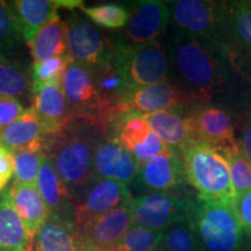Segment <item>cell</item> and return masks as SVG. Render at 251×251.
Returning a JSON list of instances; mask_svg holds the SVG:
<instances>
[{"label": "cell", "instance_id": "obj_1", "mask_svg": "<svg viewBox=\"0 0 251 251\" xmlns=\"http://www.w3.org/2000/svg\"><path fill=\"white\" fill-rule=\"evenodd\" d=\"M166 51L169 79L183 91L190 102H213L234 114L249 113L251 80L229 56L175 26Z\"/></svg>", "mask_w": 251, "mask_h": 251}, {"label": "cell", "instance_id": "obj_13", "mask_svg": "<svg viewBox=\"0 0 251 251\" xmlns=\"http://www.w3.org/2000/svg\"><path fill=\"white\" fill-rule=\"evenodd\" d=\"M140 165L114 137L99 139L94 151V174L96 178L133 183L139 176Z\"/></svg>", "mask_w": 251, "mask_h": 251}, {"label": "cell", "instance_id": "obj_19", "mask_svg": "<svg viewBox=\"0 0 251 251\" xmlns=\"http://www.w3.org/2000/svg\"><path fill=\"white\" fill-rule=\"evenodd\" d=\"M34 237L18 214L6 188L0 196V251H31Z\"/></svg>", "mask_w": 251, "mask_h": 251}, {"label": "cell", "instance_id": "obj_37", "mask_svg": "<svg viewBox=\"0 0 251 251\" xmlns=\"http://www.w3.org/2000/svg\"><path fill=\"white\" fill-rule=\"evenodd\" d=\"M13 175L14 170L12 152H9L7 149L0 146V180L7 184Z\"/></svg>", "mask_w": 251, "mask_h": 251}, {"label": "cell", "instance_id": "obj_27", "mask_svg": "<svg viewBox=\"0 0 251 251\" xmlns=\"http://www.w3.org/2000/svg\"><path fill=\"white\" fill-rule=\"evenodd\" d=\"M70 62L71 59L67 52L65 55L56 56L45 62L34 63L30 68L33 93L46 86H62L63 77Z\"/></svg>", "mask_w": 251, "mask_h": 251}, {"label": "cell", "instance_id": "obj_41", "mask_svg": "<svg viewBox=\"0 0 251 251\" xmlns=\"http://www.w3.org/2000/svg\"><path fill=\"white\" fill-rule=\"evenodd\" d=\"M1 98H2V97H1V96H0V100H1Z\"/></svg>", "mask_w": 251, "mask_h": 251}, {"label": "cell", "instance_id": "obj_40", "mask_svg": "<svg viewBox=\"0 0 251 251\" xmlns=\"http://www.w3.org/2000/svg\"><path fill=\"white\" fill-rule=\"evenodd\" d=\"M151 251H166V250L164 249V248H163V247L161 246V244H159V246H158V247H156V248H155V249H153V250H151Z\"/></svg>", "mask_w": 251, "mask_h": 251}, {"label": "cell", "instance_id": "obj_18", "mask_svg": "<svg viewBox=\"0 0 251 251\" xmlns=\"http://www.w3.org/2000/svg\"><path fill=\"white\" fill-rule=\"evenodd\" d=\"M46 137L39 115L31 107L25 109L14 124L0 133V146L12 153L19 150L42 151Z\"/></svg>", "mask_w": 251, "mask_h": 251}, {"label": "cell", "instance_id": "obj_38", "mask_svg": "<svg viewBox=\"0 0 251 251\" xmlns=\"http://www.w3.org/2000/svg\"><path fill=\"white\" fill-rule=\"evenodd\" d=\"M240 142L241 146H242L244 153H246L248 161H249L251 164V108L249 113L247 114V119L243 125L242 135H241Z\"/></svg>", "mask_w": 251, "mask_h": 251}, {"label": "cell", "instance_id": "obj_25", "mask_svg": "<svg viewBox=\"0 0 251 251\" xmlns=\"http://www.w3.org/2000/svg\"><path fill=\"white\" fill-rule=\"evenodd\" d=\"M68 24L59 15L45 25L28 42L34 62L41 63L68 52Z\"/></svg>", "mask_w": 251, "mask_h": 251}, {"label": "cell", "instance_id": "obj_32", "mask_svg": "<svg viewBox=\"0 0 251 251\" xmlns=\"http://www.w3.org/2000/svg\"><path fill=\"white\" fill-rule=\"evenodd\" d=\"M43 157L42 151L33 150H19L12 153L15 181L36 186Z\"/></svg>", "mask_w": 251, "mask_h": 251}, {"label": "cell", "instance_id": "obj_26", "mask_svg": "<svg viewBox=\"0 0 251 251\" xmlns=\"http://www.w3.org/2000/svg\"><path fill=\"white\" fill-rule=\"evenodd\" d=\"M151 133L152 130L149 127L148 122L144 120L142 114L137 113L121 115L115 122L114 139L131 156L147 142Z\"/></svg>", "mask_w": 251, "mask_h": 251}, {"label": "cell", "instance_id": "obj_39", "mask_svg": "<svg viewBox=\"0 0 251 251\" xmlns=\"http://www.w3.org/2000/svg\"><path fill=\"white\" fill-rule=\"evenodd\" d=\"M5 183H2L1 180H0V196H1V193L4 192V187H5Z\"/></svg>", "mask_w": 251, "mask_h": 251}, {"label": "cell", "instance_id": "obj_2", "mask_svg": "<svg viewBox=\"0 0 251 251\" xmlns=\"http://www.w3.org/2000/svg\"><path fill=\"white\" fill-rule=\"evenodd\" d=\"M168 5L175 27L224 52L235 63L236 40L227 1L176 0Z\"/></svg>", "mask_w": 251, "mask_h": 251}, {"label": "cell", "instance_id": "obj_21", "mask_svg": "<svg viewBox=\"0 0 251 251\" xmlns=\"http://www.w3.org/2000/svg\"><path fill=\"white\" fill-rule=\"evenodd\" d=\"M149 127L170 149L180 151L194 141L190 122L179 109L142 114Z\"/></svg>", "mask_w": 251, "mask_h": 251}, {"label": "cell", "instance_id": "obj_6", "mask_svg": "<svg viewBox=\"0 0 251 251\" xmlns=\"http://www.w3.org/2000/svg\"><path fill=\"white\" fill-rule=\"evenodd\" d=\"M113 54L130 90L169 80V58L166 48L161 41L134 48H121L112 41Z\"/></svg>", "mask_w": 251, "mask_h": 251}, {"label": "cell", "instance_id": "obj_29", "mask_svg": "<svg viewBox=\"0 0 251 251\" xmlns=\"http://www.w3.org/2000/svg\"><path fill=\"white\" fill-rule=\"evenodd\" d=\"M29 89V79L23 69L0 52V96L23 98Z\"/></svg>", "mask_w": 251, "mask_h": 251}, {"label": "cell", "instance_id": "obj_36", "mask_svg": "<svg viewBox=\"0 0 251 251\" xmlns=\"http://www.w3.org/2000/svg\"><path fill=\"white\" fill-rule=\"evenodd\" d=\"M234 203L242 226L244 238L251 240V190L235 197Z\"/></svg>", "mask_w": 251, "mask_h": 251}, {"label": "cell", "instance_id": "obj_20", "mask_svg": "<svg viewBox=\"0 0 251 251\" xmlns=\"http://www.w3.org/2000/svg\"><path fill=\"white\" fill-rule=\"evenodd\" d=\"M34 249L35 251H83L76 221L50 214L36 234Z\"/></svg>", "mask_w": 251, "mask_h": 251}, {"label": "cell", "instance_id": "obj_15", "mask_svg": "<svg viewBox=\"0 0 251 251\" xmlns=\"http://www.w3.org/2000/svg\"><path fill=\"white\" fill-rule=\"evenodd\" d=\"M137 178L144 187L152 192H164L179 186L185 179L180 152L170 149L153 157L140 166Z\"/></svg>", "mask_w": 251, "mask_h": 251}, {"label": "cell", "instance_id": "obj_30", "mask_svg": "<svg viewBox=\"0 0 251 251\" xmlns=\"http://www.w3.org/2000/svg\"><path fill=\"white\" fill-rule=\"evenodd\" d=\"M90 20L100 27L108 29L124 28L130 17V9L121 4H102L91 7H81Z\"/></svg>", "mask_w": 251, "mask_h": 251}, {"label": "cell", "instance_id": "obj_8", "mask_svg": "<svg viewBox=\"0 0 251 251\" xmlns=\"http://www.w3.org/2000/svg\"><path fill=\"white\" fill-rule=\"evenodd\" d=\"M130 17L113 42L121 48H134L158 41L171 21L168 2L143 0L129 6Z\"/></svg>", "mask_w": 251, "mask_h": 251}, {"label": "cell", "instance_id": "obj_31", "mask_svg": "<svg viewBox=\"0 0 251 251\" xmlns=\"http://www.w3.org/2000/svg\"><path fill=\"white\" fill-rule=\"evenodd\" d=\"M161 246L166 251H199L190 218L165 229Z\"/></svg>", "mask_w": 251, "mask_h": 251}, {"label": "cell", "instance_id": "obj_34", "mask_svg": "<svg viewBox=\"0 0 251 251\" xmlns=\"http://www.w3.org/2000/svg\"><path fill=\"white\" fill-rule=\"evenodd\" d=\"M163 231L133 225L113 251H151L162 242Z\"/></svg>", "mask_w": 251, "mask_h": 251}, {"label": "cell", "instance_id": "obj_10", "mask_svg": "<svg viewBox=\"0 0 251 251\" xmlns=\"http://www.w3.org/2000/svg\"><path fill=\"white\" fill-rule=\"evenodd\" d=\"M80 193V200L75 203L77 230L133 199L127 185L102 178H94Z\"/></svg>", "mask_w": 251, "mask_h": 251}, {"label": "cell", "instance_id": "obj_17", "mask_svg": "<svg viewBox=\"0 0 251 251\" xmlns=\"http://www.w3.org/2000/svg\"><path fill=\"white\" fill-rule=\"evenodd\" d=\"M36 186L50 214L75 220V203L72 202L71 191L58 176L48 155L43 157Z\"/></svg>", "mask_w": 251, "mask_h": 251}, {"label": "cell", "instance_id": "obj_4", "mask_svg": "<svg viewBox=\"0 0 251 251\" xmlns=\"http://www.w3.org/2000/svg\"><path fill=\"white\" fill-rule=\"evenodd\" d=\"M94 126L71 124L54 137L49 158L69 190L79 192L94 178V151L99 137L91 129Z\"/></svg>", "mask_w": 251, "mask_h": 251}, {"label": "cell", "instance_id": "obj_16", "mask_svg": "<svg viewBox=\"0 0 251 251\" xmlns=\"http://www.w3.org/2000/svg\"><path fill=\"white\" fill-rule=\"evenodd\" d=\"M33 108L46 136L55 137L74 121L62 86H46L34 93Z\"/></svg>", "mask_w": 251, "mask_h": 251}, {"label": "cell", "instance_id": "obj_3", "mask_svg": "<svg viewBox=\"0 0 251 251\" xmlns=\"http://www.w3.org/2000/svg\"><path fill=\"white\" fill-rule=\"evenodd\" d=\"M199 251H241L244 233L234 200L196 197L190 214Z\"/></svg>", "mask_w": 251, "mask_h": 251}, {"label": "cell", "instance_id": "obj_9", "mask_svg": "<svg viewBox=\"0 0 251 251\" xmlns=\"http://www.w3.org/2000/svg\"><path fill=\"white\" fill-rule=\"evenodd\" d=\"M186 106L185 118L190 122L194 141L209 144L219 151L237 142L235 136L236 114L233 112L213 102L193 101Z\"/></svg>", "mask_w": 251, "mask_h": 251}, {"label": "cell", "instance_id": "obj_22", "mask_svg": "<svg viewBox=\"0 0 251 251\" xmlns=\"http://www.w3.org/2000/svg\"><path fill=\"white\" fill-rule=\"evenodd\" d=\"M9 190L18 214L20 215L29 234L35 237L50 215L39 188L15 181Z\"/></svg>", "mask_w": 251, "mask_h": 251}, {"label": "cell", "instance_id": "obj_5", "mask_svg": "<svg viewBox=\"0 0 251 251\" xmlns=\"http://www.w3.org/2000/svg\"><path fill=\"white\" fill-rule=\"evenodd\" d=\"M185 179L198 196L213 200H234L235 192L229 166L214 147L193 141L180 150Z\"/></svg>", "mask_w": 251, "mask_h": 251}, {"label": "cell", "instance_id": "obj_33", "mask_svg": "<svg viewBox=\"0 0 251 251\" xmlns=\"http://www.w3.org/2000/svg\"><path fill=\"white\" fill-rule=\"evenodd\" d=\"M23 35L19 29L11 1L0 0V52L11 54L20 46Z\"/></svg>", "mask_w": 251, "mask_h": 251}, {"label": "cell", "instance_id": "obj_7", "mask_svg": "<svg viewBox=\"0 0 251 251\" xmlns=\"http://www.w3.org/2000/svg\"><path fill=\"white\" fill-rule=\"evenodd\" d=\"M196 197L184 196L172 190L142 194L131 201L133 224L150 230L164 231L190 218Z\"/></svg>", "mask_w": 251, "mask_h": 251}, {"label": "cell", "instance_id": "obj_14", "mask_svg": "<svg viewBox=\"0 0 251 251\" xmlns=\"http://www.w3.org/2000/svg\"><path fill=\"white\" fill-rule=\"evenodd\" d=\"M190 102L183 91L172 81L165 80L134 91L125 102V112L150 114L176 111Z\"/></svg>", "mask_w": 251, "mask_h": 251}, {"label": "cell", "instance_id": "obj_42", "mask_svg": "<svg viewBox=\"0 0 251 251\" xmlns=\"http://www.w3.org/2000/svg\"><path fill=\"white\" fill-rule=\"evenodd\" d=\"M250 251H251V248H250Z\"/></svg>", "mask_w": 251, "mask_h": 251}, {"label": "cell", "instance_id": "obj_12", "mask_svg": "<svg viewBox=\"0 0 251 251\" xmlns=\"http://www.w3.org/2000/svg\"><path fill=\"white\" fill-rule=\"evenodd\" d=\"M68 55L72 62L89 69L99 67L113 55L112 42H107L98 28L75 17L68 25Z\"/></svg>", "mask_w": 251, "mask_h": 251}, {"label": "cell", "instance_id": "obj_11", "mask_svg": "<svg viewBox=\"0 0 251 251\" xmlns=\"http://www.w3.org/2000/svg\"><path fill=\"white\" fill-rule=\"evenodd\" d=\"M131 201L122 203L78 231L83 251H113L133 226Z\"/></svg>", "mask_w": 251, "mask_h": 251}, {"label": "cell", "instance_id": "obj_23", "mask_svg": "<svg viewBox=\"0 0 251 251\" xmlns=\"http://www.w3.org/2000/svg\"><path fill=\"white\" fill-rule=\"evenodd\" d=\"M227 5L236 40L235 64L251 80V0H231Z\"/></svg>", "mask_w": 251, "mask_h": 251}, {"label": "cell", "instance_id": "obj_28", "mask_svg": "<svg viewBox=\"0 0 251 251\" xmlns=\"http://www.w3.org/2000/svg\"><path fill=\"white\" fill-rule=\"evenodd\" d=\"M221 155L228 163L235 197L251 190V164L244 153L240 140L233 146L222 149Z\"/></svg>", "mask_w": 251, "mask_h": 251}, {"label": "cell", "instance_id": "obj_24", "mask_svg": "<svg viewBox=\"0 0 251 251\" xmlns=\"http://www.w3.org/2000/svg\"><path fill=\"white\" fill-rule=\"evenodd\" d=\"M23 39L28 43L37 31L54 19L59 7L57 0H15L11 1Z\"/></svg>", "mask_w": 251, "mask_h": 251}, {"label": "cell", "instance_id": "obj_35", "mask_svg": "<svg viewBox=\"0 0 251 251\" xmlns=\"http://www.w3.org/2000/svg\"><path fill=\"white\" fill-rule=\"evenodd\" d=\"M25 112L24 106L18 99L2 97L0 100V133L14 124Z\"/></svg>", "mask_w": 251, "mask_h": 251}]
</instances>
